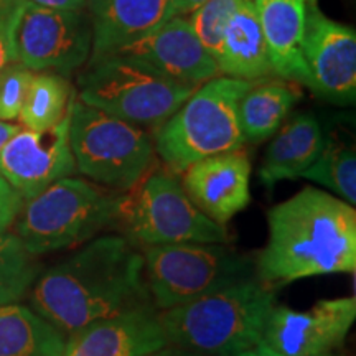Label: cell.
I'll return each mask as SVG.
<instances>
[{
    "label": "cell",
    "instance_id": "6da1fadb",
    "mask_svg": "<svg viewBox=\"0 0 356 356\" xmlns=\"http://www.w3.org/2000/svg\"><path fill=\"white\" fill-rule=\"evenodd\" d=\"M144 259L129 239L101 236L48 269L32 291V310L63 335L145 304Z\"/></svg>",
    "mask_w": 356,
    "mask_h": 356
},
{
    "label": "cell",
    "instance_id": "7a4b0ae2",
    "mask_svg": "<svg viewBox=\"0 0 356 356\" xmlns=\"http://www.w3.org/2000/svg\"><path fill=\"white\" fill-rule=\"evenodd\" d=\"M269 238L256 261V279L273 289L315 275L355 273L356 211L314 186L267 215Z\"/></svg>",
    "mask_w": 356,
    "mask_h": 356
},
{
    "label": "cell",
    "instance_id": "3957f363",
    "mask_svg": "<svg viewBox=\"0 0 356 356\" xmlns=\"http://www.w3.org/2000/svg\"><path fill=\"white\" fill-rule=\"evenodd\" d=\"M275 296L256 277L159 312L167 343L202 356H238L262 343Z\"/></svg>",
    "mask_w": 356,
    "mask_h": 356
},
{
    "label": "cell",
    "instance_id": "277c9868",
    "mask_svg": "<svg viewBox=\"0 0 356 356\" xmlns=\"http://www.w3.org/2000/svg\"><path fill=\"white\" fill-rule=\"evenodd\" d=\"M251 86L252 81L213 78L159 126L154 149L168 170L181 173L203 159L243 149L238 104Z\"/></svg>",
    "mask_w": 356,
    "mask_h": 356
},
{
    "label": "cell",
    "instance_id": "5b68a950",
    "mask_svg": "<svg viewBox=\"0 0 356 356\" xmlns=\"http://www.w3.org/2000/svg\"><path fill=\"white\" fill-rule=\"evenodd\" d=\"M121 203L118 191L61 178L26 202L15 234L30 256L76 248L118 222Z\"/></svg>",
    "mask_w": 356,
    "mask_h": 356
},
{
    "label": "cell",
    "instance_id": "8992f818",
    "mask_svg": "<svg viewBox=\"0 0 356 356\" xmlns=\"http://www.w3.org/2000/svg\"><path fill=\"white\" fill-rule=\"evenodd\" d=\"M79 86V102L134 126H162L200 88L115 55L88 63Z\"/></svg>",
    "mask_w": 356,
    "mask_h": 356
},
{
    "label": "cell",
    "instance_id": "52a82bcc",
    "mask_svg": "<svg viewBox=\"0 0 356 356\" xmlns=\"http://www.w3.org/2000/svg\"><path fill=\"white\" fill-rule=\"evenodd\" d=\"M144 282L159 312L252 277V264L228 244L144 246Z\"/></svg>",
    "mask_w": 356,
    "mask_h": 356
},
{
    "label": "cell",
    "instance_id": "ba28073f",
    "mask_svg": "<svg viewBox=\"0 0 356 356\" xmlns=\"http://www.w3.org/2000/svg\"><path fill=\"white\" fill-rule=\"evenodd\" d=\"M70 145L76 170L114 191H129L149 172L154 144L131 122L74 101Z\"/></svg>",
    "mask_w": 356,
    "mask_h": 356
},
{
    "label": "cell",
    "instance_id": "9c48e42d",
    "mask_svg": "<svg viewBox=\"0 0 356 356\" xmlns=\"http://www.w3.org/2000/svg\"><path fill=\"white\" fill-rule=\"evenodd\" d=\"M122 197L119 221L142 246L180 243H229L225 225H218L191 203L175 173H149Z\"/></svg>",
    "mask_w": 356,
    "mask_h": 356
},
{
    "label": "cell",
    "instance_id": "30bf717a",
    "mask_svg": "<svg viewBox=\"0 0 356 356\" xmlns=\"http://www.w3.org/2000/svg\"><path fill=\"white\" fill-rule=\"evenodd\" d=\"M91 47V20L83 10L25 3L15 32V60L25 68L66 76L88 63Z\"/></svg>",
    "mask_w": 356,
    "mask_h": 356
},
{
    "label": "cell",
    "instance_id": "8fae6325",
    "mask_svg": "<svg viewBox=\"0 0 356 356\" xmlns=\"http://www.w3.org/2000/svg\"><path fill=\"white\" fill-rule=\"evenodd\" d=\"M355 320V297L318 300L309 310L274 305L262 345L284 356H332L345 343Z\"/></svg>",
    "mask_w": 356,
    "mask_h": 356
},
{
    "label": "cell",
    "instance_id": "7c38bea8",
    "mask_svg": "<svg viewBox=\"0 0 356 356\" xmlns=\"http://www.w3.org/2000/svg\"><path fill=\"white\" fill-rule=\"evenodd\" d=\"M300 53L310 88L327 99L350 104L356 96V33L328 19L317 0L305 2Z\"/></svg>",
    "mask_w": 356,
    "mask_h": 356
},
{
    "label": "cell",
    "instance_id": "4fadbf2b",
    "mask_svg": "<svg viewBox=\"0 0 356 356\" xmlns=\"http://www.w3.org/2000/svg\"><path fill=\"white\" fill-rule=\"evenodd\" d=\"M71 111L47 131L22 127L0 150V175L26 202L76 170L70 145Z\"/></svg>",
    "mask_w": 356,
    "mask_h": 356
},
{
    "label": "cell",
    "instance_id": "5bb4252c",
    "mask_svg": "<svg viewBox=\"0 0 356 356\" xmlns=\"http://www.w3.org/2000/svg\"><path fill=\"white\" fill-rule=\"evenodd\" d=\"M113 55L140 61L163 76L190 86H202L220 74L216 61L204 50L190 20L184 15L172 17Z\"/></svg>",
    "mask_w": 356,
    "mask_h": 356
},
{
    "label": "cell",
    "instance_id": "9a60e30c",
    "mask_svg": "<svg viewBox=\"0 0 356 356\" xmlns=\"http://www.w3.org/2000/svg\"><path fill=\"white\" fill-rule=\"evenodd\" d=\"M181 173L191 203L218 225H226L251 202V160L243 149L203 159Z\"/></svg>",
    "mask_w": 356,
    "mask_h": 356
},
{
    "label": "cell",
    "instance_id": "2e32d148",
    "mask_svg": "<svg viewBox=\"0 0 356 356\" xmlns=\"http://www.w3.org/2000/svg\"><path fill=\"white\" fill-rule=\"evenodd\" d=\"M165 345L159 310L145 302L71 333L65 356H145Z\"/></svg>",
    "mask_w": 356,
    "mask_h": 356
},
{
    "label": "cell",
    "instance_id": "e0dca14e",
    "mask_svg": "<svg viewBox=\"0 0 356 356\" xmlns=\"http://www.w3.org/2000/svg\"><path fill=\"white\" fill-rule=\"evenodd\" d=\"M92 47L88 63L131 44L173 17V0H88Z\"/></svg>",
    "mask_w": 356,
    "mask_h": 356
},
{
    "label": "cell",
    "instance_id": "ac0fdd59",
    "mask_svg": "<svg viewBox=\"0 0 356 356\" xmlns=\"http://www.w3.org/2000/svg\"><path fill=\"white\" fill-rule=\"evenodd\" d=\"M216 65L220 74L243 81H262L275 74L254 0H244L229 19Z\"/></svg>",
    "mask_w": 356,
    "mask_h": 356
},
{
    "label": "cell",
    "instance_id": "d6986e66",
    "mask_svg": "<svg viewBox=\"0 0 356 356\" xmlns=\"http://www.w3.org/2000/svg\"><path fill=\"white\" fill-rule=\"evenodd\" d=\"M307 0H254L274 73L310 88L300 53Z\"/></svg>",
    "mask_w": 356,
    "mask_h": 356
},
{
    "label": "cell",
    "instance_id": "ffe728a7",
    "mask_svg": "<svg viewBox=\"0 0 356 356\" xmlns=\"http://www.w3.org/2000/svg\"><path fill=\"white\" fill-rule=\"evenodd\" d=\"M322 126L314 115L300 114L280 129L267 147L259 178L267 188L280 180L302 177L315 162L325 147Z\"/></svg>",
    "mask_w": 356,
    "mask_h": 356
},
{
    "label": "cell",
    "instance_id": "44dd1931",
    "mask_svg": "<svg viewBox=\"0 0 356 356\" xmlns=\"http://www.w3.org/2000/svg\"><path fill=\"white\" fill-rule=\"evenodd\" d=\"M66 337L20 304L0 307V356H65Z\"/></svg>",
    "mask_w": 356,
    "mask_h": 356
},
{
    "label": "cell",
    "instance_id": "7402d4cb",
    "mask_svg": "<svg viewBox=\"0 0 356 356\" xmlns=\"http://www.w3.org/2000/svg\"><path fill=\"white\" fill-rule=\"evenodd\" d=\"M299 92L291 84L279 79H262L239 99L238 115L244 140L262 142L277 132Z\"/></svg>",
    "mask_w": 356,
    "mask_h": 356
},
{
    "label": "cell",
    "instance_id": "603a6c76",
    "mask_svg": "<svg viewBox=\"0 0 356 356\" xmlns=\"http://www.w3.org/2000/svg\"><path fill=\"white\" fill-rule=\"evenodd\" d=\"M74 104L68 79L55 73H33L19 119L29 131H47L66 118Z\"/></svg>",
    "mask_w": 356,
    "mask_h": 356
},
{
    "label": "cell",
    "instance_id": "cb8c5ba5",
    "mask_svg": "<svg viewBox=\"0 0 356 356\" xmlns=\"http://www.w3.org/2000/svg\"><path fill=\"white\" fill-rule=\"evenodd\" d=\"M302 178L323 185L351 207L356 203V157L355 149L346 144L325 142L320 157L315 160Z\"/></svg>",
    "mask_w": 356,
    "mask_h": 356
},
{
    "label": "cell",
    "instance_id": "d4e9b609",
    "mask_svg": "<svg viewBox=\"0 0 356 356\" xmlns=\"http://www.w3.org/2000/svg\"><path fill=\"white\" fill-rule=\"evenodd\" d=\"M38 269L15 233L0 234V307L17 304L33 286Z\"/></svg>",
    "mask_w": 356,
    "mask_h": 356
},
{
    "label": "cell",
    "instance_id": "484cf974",
    "mask_svg": "<svg viewBox=\"0 0 356 356\" xmlns=\"http://www.w3.org/2000/svg\"><path fill=\"white\" fill-rule=\"evenodd\" d=\"M243 2L244 0H207L197 10L191 12L190 24L204 50L215 61L220 56L226 25Z\"/></svg>",
    "mask_w": 356,
    "mask_h": 356
},
{
    "label": "cell",
    "instance_id": "4316f807",
    "mask_svg": "<svg viewBox=\"0 0 356 356\" xmlns=\"http://www.w3.org/2000/svg\"><path fill=\"white\" fill-rule=\"evenodd\" d=\"M32 76L33 71L19 61H12L0 70V121L10 122L19 119Z\"/></svg>",
    "mask_w": 356,
    "mask_h": 356
},
{
    "label": "cell",
    "instance_id": "83f0119b",
    "mask_svg": "<svg viewBox=\"0 0 356 356\" xmlns=\"http://www.w3.org/2000/svg\"><path fill=\"white\" fill-rule=\"evenodd\" d=\"M26 0H0V70L15 60V32Z\"/></svg>",
    "mask_w": 356,
    "mask_h": 356
},
{
    "label": "cell",
    "instance_id": "f1b7e54d",
    "mask_svg": "<svg viewBox=\"0 0 356 356\" xmlns=\"http://www.w3.org/2000/svg\"><path fill=\"white\" fill-rule=\"evenodd\" d=\"M25 200L0 175V234L7 233L24 208Z\"/></svg>",
    "mask_w": 356,
    "mask_h": 356
},
{
    "label": "cell",
    "instance_id": "f546056e",
    "mask_svg": "<svg viewBox=\"0 0 356 356\" xmlns=\"http://www.w3.org/2000/svg\"><path fill=\"white\" fill-rule=\"evenodd\" d=\"M35 6L53 8V10H83L88 0H26Z\"/></svg>",
    "mask_w": 356,
    "mask_h": 356
},
{
    "label": "cell",
    "instance_id": "4dcf8cb0",
    "mask_svg": "<svg viewBox=\"0 0 356 356\" xmlns=\"http://www.w3.org/2000/svg\"><path fill=\"white\" fill-rule=\"evenodd\" d=\"M204 2L207 0H173V17L191 13Z\"/></svg>",
    "mask_w": 356,
    "mask_h": 356
},
{
    "label": "cell",
    "instance_id": "1f68e13d",
    "mask_svg": "<svg viewBox=\"0 0 356 356\" xmlns=\"http://www.w3.org/2000/svg\"><path fill=\"white\" fill-rule=\"evenodd\" d=\"M145 356H202V355H197V353H193V351L180 348V346H175V345H165V346H162V348L155 350V351H152V353H149Z\"/></svg>",
    "mask_w": 356,
    "mask_h": 356
},
{
    "label": "cell",
    "instance_id": "d6a6232c",
    "mask_svg": "<svg viewBox=\"0 0 356 356\" xmlns=\"http://www.w3.org/2000/svg\"><path fill=\"white\" fill-rule=\"evenodd\" d=\"M20 129H22V126H19V124L0 121V150L6 147L7 142L10 140L12 137L20 131Z\"/></svg>",
    "mask_w": 356,
    "mask_h": 356
},
{
    "label": "cell",
    "instance_id": "836d02e7",
    "mask_svg": "<svg viewBox=\"0 0 356 356\" xmlns=\"http://www.w3.org/2000/svg\"><path fill=\"white\" fill-rule=\"evenodd\" d=\"M238 356H284V355H280V353H275L274 350H270V348H267V346H264V345H257V346H254V348H251V350H246V351H243V353H239Z\"/></svg>",
    "mask_w": 356,
    "mask_h": 356
}]
</instances>
